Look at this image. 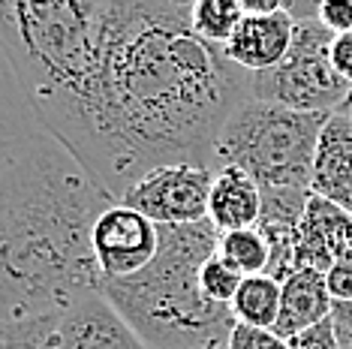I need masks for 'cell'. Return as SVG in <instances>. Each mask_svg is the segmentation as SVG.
Masks as SVG:
<instances>
[{"label": "cell", "mask_w": 352, "mask_h": 349, "mask_svg": "<svg viewBox=\"0 0 352 349\" xmlns=\"http://www.w3.org/2000/svg\"><path fill=\"white\" fill-rule=\"evenodd\" d=\"M109 0H0V49L30 112L63 139L97 69Z\"/></svg>", "instance_id": "obj_3"}, {"label": "cell", "mask_w": 352, "mask_h": 349, "mask_svg": "<svg viewBox=\"0 0 352 349\" xmlns=\"http://www.w3.org/2000/svg\"><path fill=\"white\" fill-rule=\"evenodd\" d=\"M331 67L343 82L352 85V34H340L331 39Z\"/></svg>", "instance_id": "obj_26"}, {"label": "cell", "mask_w": 352, "mask_h": 349, "mask_svg": "<svg viewBox=\"0 0 352 349\" xmlns=\"http://www.w3.org/2000/svg\"><path fill=\"white\" fill-rule=\"evenodd\" d=\"M223 349H226V346H223Z\"/></svg>", "instance_id": "obj_31"}, {"label": "cell", "mask_w": 352, "mask_h": 349, "mask_svg": "<svg viewBox=\"0 0 352 349\" xmlns=\"http://www.w3.org/2000/svg\"><path fill=\"white\" fill-rule=\"evenodd\" d=\"M262 217V187L241 169H217L208 202V220L217 232L256 229Z\"/></svg>", "instance_id": "obj_15"}, {"label": "cell", "mask_w": 352, "mask_h": 349, "mask_svg": "<svg viewBox=\"0 0 352 349\" xmlns=\"http://www.w3.org/2000/svg\"><path fill=\"white\" fill-rule=\"evenodd\" d=\"M331 322H334V328L338 331H349L352 335V301H334Z\"/></svg>", "instance_id": "obj_28"}, {"label": "cell", "mask_w": 352, "mask_h": 349, "mask_svg": "<svg viewBox=\"0 0 352 349\" xmlns=\"http://www.w3.org/2000/svg\"><path fill=\"white\" fill-rule=\"evenodd\" d=\"M310 193L343 211H352V121L338 112L325 117L319 133Z\"/></svg>", "instance_id": "obj_13"}, {"label": "cell", "mask_w": 352, "mask_h": 349, "mask_svg": "<svg viewBox=\"0 0 352 349\" xmlns=\"http://www.w3.org/2000/svg\"><path fill=\"white\" fill-rule=\"evenodd\" d=\"M334 298L325 286V274L314 268H298L283 280V295H280V316L274 331L283 340H289L314 325L331 319Z\"/></svg>", "instance_id": "obj_14"}, {"label": "cell", "mask_w": 352, "mask_h": 349, "mask_svg": "<svg viewBox=\"0 0 352 349\" xmlns=\"http://www.w3.org/2000/svg\"><path fill=\"white\" fill-rule=\"evenodd\" d=\"M338 262H352V211L310 193L295 253V271L314 268L325 274Z\"/></svg>", "instance_id": "obj_10"}, {"label": "cell", "mask_w": 352, "mask_h": 349, "mask_svg": "<svg viewBox=\"0 0 352 349\" xmlns=\"http://www.w3.org/2000/svg\"><path fill=\"white\" fill-rule=\"evenodd\" d=\"M334 34L319 21L295 25V39L286 58L268 73L250 76V97L277 102L310 115H334L349 85L331 67Z\"/></svg>", "instance_id": "obj_6"}, {"label": "cell", "mask_w": 352, "mask_h": 349, "mask_svg": "<svg viewBox=\"0 0 352 349\" xmlns=\"http://www.w3.org/2000/svg\"><path fill=\"white\" fill-rule=\"evenodd\" d=\"M181 0H109L97 69L58 139L121 202L160 166L214 169L220 130L250 97V73L193 30Z\"/></svg>", "instance_id": "obj_1"}, {"label": "cell", "mask_w": 352, "mask_h": 349, "mask_svg": "<svg viewBox=\"0 0 352 349\" xmlns=\"http://www.w3.org/2000/svg\"><path fill=\"white\" fill-rule=\"evenodd\" d=\"M217 256L226 262V265L235 268L238 274L256 277V274H268L271 247L259 229H238V232L220 235Z\"/></svg>", "instance_id": "obj_18"}, {"label": "cell", "mask_w": 352, "mask_h": 349, "mask_svg": "<svg viewBox=\"0 0 352 349\" xmlns=\"http://www.w3.org/2000/svg\"><path fill=\"white\" fill-rule=\"evenodd\" d=\"M295 39V21L289 12L280 10L274 15H244L238 25L235 36L223 45V54L241 67L244 73H268L280 60L286 58V52L292 49Z\"/></svg>", "instance_id": "obj_12"}, {"label": "cell", "mask_w": 352, "mask_h": 349, "mask_svg": "<svg viewBox=\"0 0 352 349\" xmlns=\"http://www.w3.org/2000/svg\"><path fill=\"white\" fill-rule=\"evenodd\" d=\"M115 199L49 133L0 169V322L60 319L100 289L94 223Z\"/></svg>", "instance_id": "obj_2"}, {"label": "cell", "mask_w": 352, "mask_h": 349, "mask_svg": "<svg viewBox=\"0 0 352 349\" xmlns=\"http://www.w3.org/2000/svg\"><path fill=\"white\" fill-rule=\"evenodd\" d=\"M307 199L310 190H262V217L256 229L265 235L271 247L268 277L280 283L295 271V253H298Z\"/></svg>", "instance_id": "obj_11"}, {"label": "cell", "mask_w": 352, "mask_h": 349, "mask_svg": "<svg viewBox=\"0 0 352 349\" xmlns=\"http://www.w3.org/2000/svg\"><path fill=\"white\" fill-rule=\"evenodd\" d=\"M325 117L247 97L223 124L214 169H241L262 190H310Z\"/></svg>", "instance_id": "obj_5"}, {"label": "cell", "mask_w": 352, "mask_h": 349, "mask_svg": "<svg viewBox=\"0 0 352 349\" xmlns=\"http://www.w3.org/2000/svg\"><path fill=\"white\" fill-rule=\"evenodd\" d=\"M319 25L334 36L352 34V0H319Z\"/></svg>", "instance_id": "obj_23"}, {"label": "cell", "mask_w": 352, "mask_h": 349, "mask_svg": "<svg viewBox=\"0 0 352 349\" xmlns=\"http://www.w3.org/2000/svg\"><path fill=\"white\" fill-rule=\"evenodd\" d=\"M338 344H340V349H352V335L349 331H338Z\"/></svg>", "instance_id": "obj_30"}, {"label": "cell", "mask_w": 352, "mask_h": 349, "mask_svg": "<svg viewBox=\"0 0 352 349\" xmlns=\"http://www.w3.org/2000/svg\"><path fill=\"white\" fill-rule=\"evenodd\" d=\"M217 169L193 163L160 166L126 190L124 205L142 211L157 226H193L208 220V202Z\"/></svg>", "instance_id": "obj_7"}, {"label": "cell", "mask_w": 352, "mask_h": 349, "mask_svg": "<svg viewBox=\"0 0 352 349\" xmlns=\"http://www.w3.org/2000/svg\"><path fill=\"white\" fill-rule=\"evenodd\" d=\"M220 232L211 220L160 226L154 262L126 280H102L100 289L148 349H223L235 328L232 307L205 301L199 271L217 253Z\"/></svg>", "instance_id": "obj_4"}, {"label": "cell", "mask_w": 352, "mask_h": 349, "mask_svg": "<svg viewBox=\"0 0 352 349\" xmlns=\"http://www.w3.org/2000/svg\"><path fill=\"white\" fill-rule=\"evenodd\" d=\"M58 319H10L0 322V349H58Z\"/></svg>", "instance_id": "obj_20"}, {"label": "cell", "mask_w": 352, "mask_h": 349, "mask_svg": "<svg viewBox=\"0 0 352 349\" xmlns=\"http://www.w3.org/2000/svg\"><path fill=\"white\" fill-rule=\"evenodd\" d=\"M241 283H244V274H238L232 265H226L217 253H214L202 265V271H199V289H202L205 301L220 304V307H232Z\"/></svg>", "instance_id": "obj_21"}, {"label": "cell", "mask_w": 352, "mask_h": 349, "mask_svg": "<svg viewBox=\"0 0 352 349\" xmlns=\"http://www.w3.org/2000/svg\"><path fill=\"white\" fill-rule=\"evenodd\" d=\"M280 295L283 283L268 274L244 277L241 289L232 301V316L238 325H253V328H274L280 316Z\"/></svg>", "instance_id": "obj_17"}, {"label": "cell", "mask_w": 352, "mask_h": 349, "mask_svg": "<svg viewBox=\"0 0 352 349\" xmlns=\"http://www.w3.org/2000/svg\"><path fill=\"white\" fill-rule=\"evenodd\" d=\"M226 349H289L274 328H253V325H235L229 335Z\"/></svg>", "instance_id": "obj_22"}, {"label": "cell", "mask_w": 352, "mask_h": 349, "mask_svg": "<svg viewBox=\"0 0 352 349\" xmlns=\"http://www.w3.org/2000/svg\"><path fill=\"white\" fill-rule=\"evenodd\" d=\"M286 344H289V349H340L338 328H334L331 319H325V322L314 325V328H307V331H301V335L289 337Z\"/></svg>", "instance_id": "obj_24"}, {"label": "cell", "mask_w": 352, "mask_h": 349, "mask_svg": "<svg viewBox=\"0 0 352 349\" xmlns=\"http://www.w3.org/2000/svg\"><path fill=\"white\" fill-rule=\"evenodd\" d=\"M58 349H148L115 304L94 289L63 311L54 325Z\"/></svg>", "instance_id": "obj_9"}, {"label": "cell", "mask_w": 352, "mask_h": 349, "mask_svg": "<svg viewBox=\"0 0 352 349\" xmlns=\"http://www.w3.org/2000/svg\"><path fill=\"white\" fill-rule=\"evenodd\" d=\"M244 15H274L283 10V0H238Z\"/></svg>", "instance_id": "obj_27"}, {"label": "cell", "mask_w": 352, "mask_h": 349, "mask_svg": "<svg viewBox=\"0 0 352 349\" xmlns=\"http://www.w3.org/2000/svg\"><path fill=\"white\" fill-rule=\"evenodd\" d=\"M39 133H43V126L30 112L25 93L19 87V78L0 49V169Z\"/></svg>", "instance_id": "obj_16"}, {"label": "cell", "mask_w": 352, "mask_h": 349, "mask_svg": "<svg viewBox=\"0 0 352 349\" xmlns=\"http://www.w3.org/2000/svg\"><path fill=\"white\" fill-rule=\"evenodd\" d=\"M338 115H343V117H349V121H352V85H349V91H346V97H343V102H340Z\"/></svg>", "instance_id": "obj_29"}, {"label": "cell", "mask_w": 352, "mask_h": 349, "mask_svg": "<svg viewBox=\"0 0 352 349\" xmlns=\"http://www.w3.org/2000/svg\"><path fill=\"white\" fill-rule=\"evenodd\" d=\"M325 286L334 301H352V262H338L325 271Z\"/></svg>", "instance_id": "obj_25"}, {"label": "cell", "mask_w": 352, "mask_h": 349, "mask_svg": "<svg viewBox=\"0 0 352 349\" xmlns=\"http://www.w3.org/2000/svg\"><path fill=\"white\" fill-rule=\"evenodd\" d=\"M160 250V226L142 211L115 202L94 223V256L102 280H126L154 262Z\"/></svg>", "instance_id": "obj_8"}, {"label": "cell", "mask_w": 352, "mask_h": 349, "mask_svg": "<svg viewBox=\"0 0 352 349\" xmlns=\"http://www.w3.org/2000/svg\"><path fill=\"white\" fill-rule=\"evenodd\" d=\"M244 12H241V3L238 0H196L190 6V21H193V30L205 43L223 45L235 36L238 25H241Z\"/></svg>", "instance_id": "obj_19"}]
</instances>
